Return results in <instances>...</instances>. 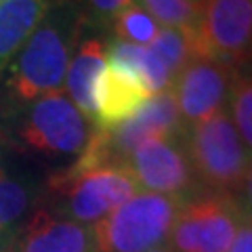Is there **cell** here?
I'll use <instances>...</instances> for the list:
<instances>
[{
  "label": "cell",
  "mask_w": 252,
  "mask_h": 252,
  "mask_svg": "<svg viewBox=\"0 0 252 252\" xmlns=\"http://www.w3.org/2000/svg\"><path fill=\"white\" fill-rule=\"evenodd\" d=\"M82 26L74 0H59L6 65L0 78L4 101L23 107L46 93L61 91Z\"/></svg>",
  "instance_id": "6da1fadb"
},
{
  "label": "cell",
  "mask_w": 252,
  "mask_h": 252,
  "mask_svg": "<svg viewBox=\"0 0 252 252\" xmlns=\"http://www.w3.org/2000/svg\"><path fill=\"white\" fill-rule=\"evenodd\" d=\"M185 154L200 189L235 195L252 168V158L244 147L227 112H219L193 126L183 137Z\"/></svg>",
  "instance_id": "7a4b0ae2"
},
{
  "label": "cell",
  "mask_w": 252,
  "mask_h": 252,
  "mask_svg": "<svg viewBox=\"0 0 252 252\" xmlns=\"http://www.w3.org/2000/svg\"><path fill=\"white\" fill-rule=\"evenodd\" d=\"M181 198L137 193L93 225L97 252H147L168 242Z\"/></svg>",
  "instance_id": "3957f363"
},
{
  "label": "cell",
  "mask_w": 252,
  "mask_h": 252,
  "mask_svg": "<svg viewBox=\"0 0 252 252\" xmlns=\"http://www.w3.org/2000/svg\"><path fill=\"white\" fill-rule=\"evenodd\" d=\"M139 183L126 164L84 172L63 170L49 181L55 215L82 225H94L139 193Z\"/></svg>",
  "instance_id": "277c9868"
},
{
  "label": "cell",
  "mask_w": 252,
  "mask_h": 252,
  "mask_svg": "<svg viewBox=\"0 0 252 252\" xmlns=\"http://www.w3.org/2000/svg\"><path fill=\"white\" fill-rule=\"evenodd\" d=\"M244 220L233 195L198 191L181 202L168 235L172 252H227Z\"/></svg>",
  "instance_id": "5b68a950"
},
{
  "label": "cell",
  "mask_w": 252,
  "mask_h": 252,
  "mask_svg": "<svg viewBox=\"0 0 252 252\" xmlns=\"http://www.w3.org/2000/svg\"><path fill=\"white\" fill-rule=\"evenodd\" d=\"M17 132L23 147L49 158H59L80 156L91 128L89 120L78 112L67 94L53 91L28 103Z\"/></svg>",
  "instance_id": "8992f818"
},
{
  "label": "cell",
  "mask_w": 252,
  "mask_h": 252,
  "mask_svg": "<svg viewBox=\"0 0 252 252\" xmlns=\"http://www.w3.org/2000/svg\"><path fill=\"white\" fill-rule=\"evenodd\" d=\"M191 38L195 59L238 72L252 59V0H204Z\"/></svg>",
  "instance_id": "52a82bcc"
},
{
  "label": "cell",
  "mask_w": 252,
  "mask_h": 252,
  "mask_svg": "<svg viewBox=\"0 0 252 252\" xmlns=\"http://www.w3.org/2000/svg\"><path fill=\"white\" fill-rule=\"evenodd\" d=\"M126 166L149 193L185 200L202 191L181 139L147 141L128 156Z\"/></svg>",
  "instance_id": "ba28073f"
},
{
  "label": "cell",
  "mask_w": 252,
  "mask_h": 252,
  "mask_svg": "<svg viewBox=\"0 0 252 252\" xmlns=\"http://www.w3.org/2000/svg\"><path fill=\"white\" fill-rule=\"evenodd\" d=\"M233 74V69L210 59H191L181 69L170 91L175 94L185 128L225 112Z\"/></svg>",
  "instance_id": "9c48e42d"
},
{
  "label": "cell",
  "mask_w": 252,
  "mask_h": 252,
  "mask_svg": "<svg viewBox=\"0 0 252 252\" xmlns=\"http://www.w3.org/2000/svg\"><path fill=\"white\" fill-rule=\"evenodd\" d=\"M9 248L13 252H97L91 225L59 217L49 208H34Z\"/></svg>",
  "instance_id": "30bf717a"
},
{
  "label": "cell",
  "mask_w": 252,
  "mask_h": 252,
  "mask_svg": "<svg viewBox=\"0 0 252 252\" xmlns=\"http://www.w3.org/2000/svg\"><path fill=\"white\" fill-rule=\"evenodd\" d=\"M152 99L147 86L130 69L105 63L94 86V120L97 128H116L132 118Z\"/></svg>",
  "instance_id": "8fae6325"
},
{
  "label": "cell",
  "mask_w": 252,
  "mask_h": 252,
  "mask_svg": "<svg viewBox=\"0 0 252 252\" xmlns=\"http://www.w3.org/2000/svg\"><path fill=\"white\" fill-rule=\"evenodd\" d=\"M107 63V44L101 38H84L74 51L65 74V89L69 101L86 120H94V86Z\"/></svg>",
  "instance_id": "7c38bea8"
},
{
  "label": "cell",
  "mask_w": 252,
  "mask_h": 252,
  "mask_svg": "<svg viewBox=\"0 0 252 252\" xmlns=\"http://www.w3.org/2000/svg\"><path fill=\"white\" fill-rule=\"evenodd\" d=\"M59 0H4L0 2V78L32 36L40 21Z\"/></svg>",
  "instance_id": "4fadbf2b"
},
{
  "label": "cell",
  "mask_w": 252,
  "mask_h": 252,
  "mask_svg": "<svg viewBox=\"0 0 252 252\" xmlns=\"http://www.w3.org/2000/svg\"><path fill=\"white\" fill-rule=\"evenodd\" d=\"M36 187L0 164V242L11 246L21 225L34 212Z\"/></svg>",
  "instance_id": "5bb4252c"
},
{
  "label": "cell",
  "mask_w": 252,
  "mask_h": 252,
  "mask_svg": "<svg viewBox=\"0 0 252 252\" xmlns=\"http://www.w3.org/2000/svg\"><path fill=\"white\" fill-rule=\"evenodd\" d=\"M152 53L162 61V65L166 67L168 76L175 78L181 74V69L191 59H195L193 53V38L189 30H177V28H160L156 34L152 44H147Z\"/></svg>",
  "instance_id": "9a60e30c"
},
{
  "label": "cell",
  "mask_w": 252,
  "mask_h": 252,
  "mask_svg": "<svg viewBox=\"0 0 252 252\" xmlns=\"http://www.w3.org/2000/svg\"><path fill=\"white\" fill-rule=\"evenodd\" d=\"M227 114L252 158V72H235L227 99Z\"/></svg>",
  "instance_id": "2e32d148"
},
{
  "label": "cell",
  "mask_w": 252,
  "mask_h": 252,
  "mask_svg": "<svg viewBox=\"0 0 252 252\" xmlns=\"http://www.w3.org/2000/svg\"><path fill=\"white\" fill-rule=\"evenodd\" d=\"M160 28H177L191 32L198 23L204 0H139Z\"/></svg>",
  "instance_id": "e0dca14e"
},
{
  "label": "cell",
  "mask_w": 252,
  "mask_h": 252,
  "mask_svg": "<svg viewBox=\"0 0 252 252\" xmlns=\"http://www.w3.org/2000/svg\"><path fill=\"white\" fill-rule=\"evenodd\" d=\"M112 30H114L116 40L147 46V44H152L156 34L160 32V26L149 17V13L143 6L135 2V4H130L128 9H124L112 21Z\"/></svg>",
  "instance_id": "ac0fdd59"
},
{
  "label": "cell",
  "mask_w": 252,
  "mask_h": 252,
  "mask_svg": "<svg viewBox=\"0 0 252 252\" xmlns=\"http://www.w3.org/2000/svg\"><path fill=\"white\" fill-rule=\"evenodd\" d=\"M130 4H135V0H78L76 2L84 26L91 23L94 28L112 26V21Z\"/></svg>",
  "instance_id": "d6986e66"
},
{
  "label": "cell",
  "mask_w": 252,
  "mask_h": 252,
  "mask_svg": "<svg viewBox=\"0 0 252 252\" xmlns=\"http://www.w3.org/2000/svg\"><path fill=\"white\" fill-rule=\"evenodd\" d=\"M227 252H252V219L244 217Z\"/></svg>",
  "instance_id": "ffe728a7"
},
{
  "label": "cell",
  "mask_w": 252,
  "mask_h": 252,
  "mask_svg": "<svg viewBox=\"0 0 252 252\" xmlns=\"http://www.w3.org/2000/svg\"><path fill=\"white\" fill-rule=\"evenodd\" d=\"M233 198L238 200L240 208H242V212H244V217L252 219V168H250V172L246 175V179H244L240 191L235 193Z\"/></svg>",
  "instance_id": "44dd1931"
},
{
  "label": "cell",
  "mask_w": 252,
  "mask_h": 252,
  "mask_svg": "<svg viewBox=\"0 0 252 252\" xmlns=\"http://www.w3.org/2000/svg\"><path fill=\"white\" fill-rule=\"evenodd\" d=\"M147 252H172L168 246H158V248H154V250H147Z\"/></svg>",
  "instance_id": "7402d4cb"
},
{
  "label": "cell",
  "mask_w": 252,
  "mask_h": 252,
  "mask_svg": "<svg viewBox=\"0 0 252 252\" xmlns=\"http://www.w3.org/2000/svg\"><path fill=\"white\" fill-rule=\"evenodd\" d=\"M0 2H4V0H0Z\"/></svg>",
  "instance_id": "603a6c76"
}]
</instances>
